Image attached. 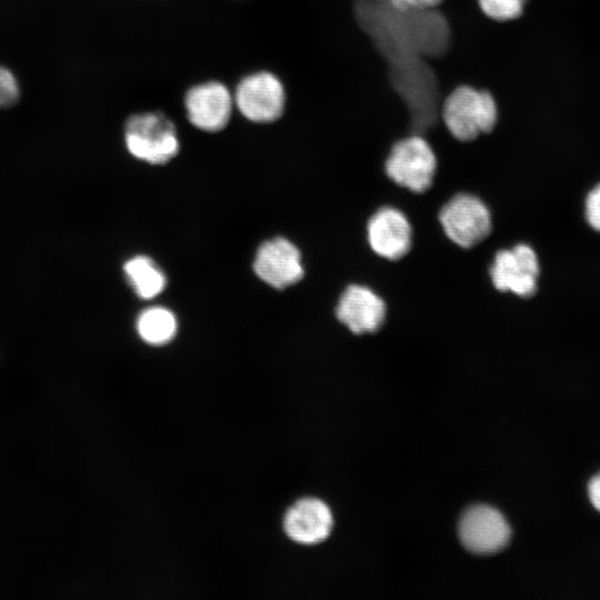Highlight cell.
<instances>
[{
    "mask_svg": "<svg viewBox=\"0 0 600 600\" xmlns=\"http://www.w3.org/2000/svg\"><path fill=\"white\" fill-rule=\"evenodd\" d=\"M382 169L386 177L398 187L419 194L432 187L439 170V159L426 137L410 133L391 143Z\"/></svg>",
    "mask_w": 600,
    "mask_h": 600,
    "instance_id": "3957f363",
    "label": "cell"
},
{
    "mask_svg": "<svg viewBox=\"0 0 600 600\" xmlns=\"http://www.w3.org/2000/svg\"><path fill=\"white\" fill-rule=\"evenodd\" d=\"M184 107L189 121L196 128L216 132L222 130L231 118L233 94L226 84L208 81L187 91Z\"/></svg>",
    "mask_w": 600,
    "mask_h": 600,
    "instance_id": "30bf717a",
    "label": "cell"
},
{
    "mask_svg": "<svg viewBox=\"0 0 600 600\" xmlns=\"http://www.w3.org/2000/svg\"><path fill=\"white\" fill-rule=\"evenodd\" d=\"M399 10H424L437 8L443 0H389Z\"/></svg>",
    "mask_w": 600,
    "mask_h": 600,
    "instance_id": "d6986e66",
    "label": "cell"
},
{
    "mask_svg": "<svg viewBox=\"0 0 600 600\" xmlns=\"http://www.w3.org/2000/svg\"><path fill=\"white\" fill-rule=\"evenodd\" d=\"M124 141L134 158L151 164L166 163L179 151L176 127L161 112L131 116L124 126Z\"/></svg>",
    "mask_w": 600,
    "mask_h": 600,
    "instance_id": "277c9868",
    "label": "cell"
},
{
    "mask_svg": "<svg viewBox=\"0 0 600 600\" xmlns=\"http://www.w3.org/2000/svg\"><path fill=\"white\" fill-rule=\"evenodd\" d=\"M588 492L591 503L600 511V473L594 476L589 482Z\"/></svg>",
    "mask_w": 600,
    "mask_h": 600,
    "instance_id": "ffe728a7",
    "label": "cell"
},
{
    "mask_svg": "<svg viewBox=\"0 0 600 600\" xmlns=\"http://www.w3.org/2000/svg\"><path fill=\"white\" fill-rule=\"evenodd\" d=\"M480 10L488 18L507 22L519 19L526 9L528 0H477Z\"/></svg>",
    "mask_w": 600,
    "mask_h": 600,
    "instance_id": "2e32d148",
    "label": "cell"
},
{
    "mask_svg": "<svg viewBox=\"0 0 600 600\" xmlns=\"http://www.w3.org/2000/svg\"><path fill=\"white\" fill-rule=\"evenodd\" d=\"M19 84L13 73L0 66V108L13 106L19 99Z\"/></svg>",
    "mask_w": 600,
    "mask_h": 600,
    "instance_id": "e0dca14e",
    "label": "cell"
},
{
    "mask_svg": "<svg viewBox=\"0 0 600 600\" xmlns=\"http://www.w3.org/2000/svg\"><path fill=\"white\" fill-rule=\"evenodd\" d=\"M123 270L132 289L142 299H151L166 287V277L157 264L146 256L129 259Z\"/></svg>",
    "mask_w": 600,
    "mask_h": 600,
    "instance_id": "5bb4252c",
    "label": "cell"
},
{
    "mask_svg": "<svg viewBox=\"0 0 600 600\" xmlns=\"http://www.w3.org/2000/svg\"><path fill=\"white\" fill-rule=\"evenodd\" d=\"M586 216L589 224L600 231V184L593 188L587 198Z\"/></svg>",
    "mask_w": 600,
    "mask_h": 600,
    "instance_id": "ac0fdd59",
    "label": "cell"
},
{
    "mask_svg": "<svg viewBox=\"0 0 600 600\" xmlns=\"http://www.w3.org/2000/svg\"><path fill=\"white\" fill-rule=\"evenodd\" d=\"M459 537L469 551L490 554L508 544L511 530L500 511L487 504H476L462 514Z\"/></svg>",
    "mask_w": 600,
    "mask_h": 600,
    "instance_id": "9c48e42d",
    "label": "cell"
},
{
    "mask_svg": "<svg viewBox=\"0 0 600 600\" xmlns=\"http://www.w3.org/2000/svg\"><path fill=\"white\" fill-rule=\"evenodd\" d=\"M233 94L234 107L249 121L269 123L278 120L286 107V90L280 79L268 71L242 78Z\"/></svg>",
    "mask_w": 600,
    "mask_h": 600,
    "instance_id": "8992f818",
    "label": "cell"
},
{
    "mask_svg": "<svg viewBox=\"0 0 600 600\" xmlns=\"http://www.w3.org/2000/svg\"><path fill=\"white\" fill-rule=\"evenodd\" d=\"M332 514L321 500L304 498L296 502L286 513V533L296 542L316 544L323 541L332 529Z\"/></svg>",
    "mask_w": 600,
    "mask_h": 600,
    "instance_id": "4fadbf2b",
    "label": "cell"
},
{
    "mask_svg": "<svg viewBox=\"0 0 600 600\" xmlns=\"http://www.w3.org/2000/svg\"><path fill=\"white\" fill-rule=\"evenodd\" d=\"M336 317L354 334L374 333L386 321L387 304L370 287L352 283L341 293Z\"/></svg>",
    "mask_w": 600,
    "mask_h": 600,
    "instance_id": "8fae6325",
    "label": "cell"
},
{
    "mask_svg": "<svg viewBox=\"0 0 600 600\" xmlns=\"http://www.w3.org/2000/svg\"><path fill=\"white\" fill-rule=\"evenodd\" d=\"M137 330L142 340L150 344H164L177 332L174 314L162 307H152L142 311L137 320Z\"/></svg>",
    "mask_w": 600,
    "mask_h": 600,
    "instance_id": "9a60e30c",
    "label": "cell"
},
{
    "mask_svg": "<svg viewBox=\"0 0 600 600\" xmlns=\"http://www.w3.org/2000/svg\"><path fill=\"white\" fill-rule=\"evenodd\" d=\"M439 223L446 237L462 249H471L486 240L492 230V216L479 197L460 192L440 209Z\"/></svg>",
    "mask_w": 600,
    "mask_h": 600,
    "instance_id": "5b68a950",
    "label": "cell"
},
{
    "mask_svg": "<svg viewBox=\"0 0 600 600\" xmlns=\"http://www.w3.org/2000/svg\"><path fill=\"white\" fill-rule=\"evenodd\" d=\"M539 271L534 250L529 244L519 243L494 253L489 277L497 291L528 298L537 291Z\"/></svg>",
    "mask_w": 600,
    "mask_h": 600,
    "instance_id": "52a82bcc",
    "label": "cell"
},
{
    "mask_svg": "<svg viewBox=\"0 0 600 600\" xmlns=\"http://www.w3.org/2000/svg\"><path fill=\"white\" fill-rule=\"evenodd\" d=\"M498 106L492 93L470 84L450 91L441 106V120L459 142H471L490 133L498 121Z\"/></svg>",
    "mask_w": 600,
    "mask_h": 600,
    "instance_id": "7a4b0ae2",
    "label": "cell"
},
{
    "mask_svg": "<svg viewBox=\"0 0 600 600\" xmlns=\"http://www.w3.org/2000/svg\"><path fill=\"white\" fill-rule=\"evenodd\" d=\"M367 242L371 251L388 261L404 258L412 247V227L398 208L384 206L367 221Z\"/></svg>",
    "mask_w": 600,
    "mask_h": 600,
    "instance_id": "ba28073f",
    "label": "cell"
},
{
    "mask_svg": "<svg viewBox=\"0 0 600 600\" xmlns=\"http://www.w3.org/2000/svg\"><path fill=\"white\" fill-rule=\"evenodd\" d=\"M352 10L388 67L438 58L450 47V26L438 7L399 10L389 0H353Z\"/></svg>",
    "mask_w": 600,
    "mask_h": 600,
    "instance_id": "6da1fadb",
    "label": "cell"
},
{
    "mask_svg": "<svg viewBox=\"0 0 600 600\" xmlns=\"http://www.w3.org/2000/svg\"><path fill=\"white\" fill-rule=\"evenodd\" d=\"M253 270L262 281L277 289L289 287L303 277L300 251L292 242L280 237L259 247Z\"/></svg>",
    "mask_w": 600,
    "mask_h": 600,
    "instance_id": "7c38bea8",
    "label": "cell"
}]
</instances>
